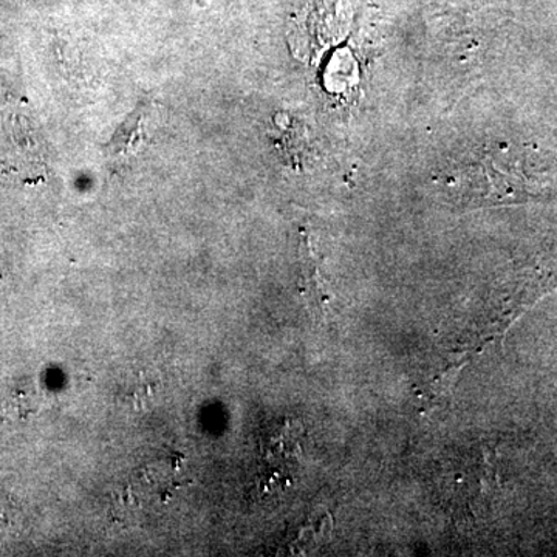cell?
<instances>
[{"instance_id": "cell-1", "label": "cell", "mask_w": 557, "mask_h": 557, "mask_svg": "<svg viewBox=\"0 0 557 557\" xmlns=\"http://www.w3.org/2000/svg\"><path fill=\"white\" fill-rule=\"evenodd\" d=\"M300 260V289L310 304L311 309L318 313H324L327 309L330 300L333 296L330 293L327 281L322 273L321 258H319L317 249L309 234L304 233L299 247Z\"/></svg>"}, {"instance_id": "cell-2", "label": "cell", "mask_w": 557, "mask_h": 557, "mask_svg": "<svg viewBox=\"0 0 557 557\" xmlns=\"http://www.w3.org/2000/svg\"><path fill=\"white\" fill-rule=\"evenodd\" d=\"M145 113L141 109H138L137 113H132L129 119L124 121L123 126L113 137L112 145H110V156L113 159L124 160L134 156L135 150L145 138Z\"/></svg>"}]
</instances>
